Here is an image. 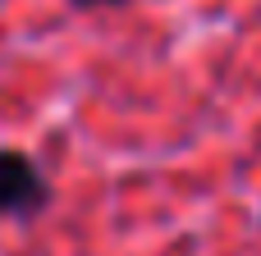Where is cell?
Wrapping results in <instances>:
<instances>
[{"label": "cell", "instance_id": "obj_1", "mask_svg": "<svg viewBox=\"0 0 261 256\" xmlns=\"http://www.w3.org/2000/svg\"><path fill=\"white\" fill-rule=\"evenodd\" d=\"M46 206V183L37 174V165L18 151H0V215H37Z\"/></svg>", "mask_w": 261, "mask_h": 256}, {"label": "cell", "instance_id": "obj_2", "mask_svg": "<svg viewBox=\"0 0 261 256\" xmlns=\"http://www.w3.org/2000/svg\"><path fill=\"white\" fill-rule=\"evenodd\" d=\"M78 5H119V0H78Z\"/></svg>", "mask_w": 261, "mask_h": 256}]
</instances>
